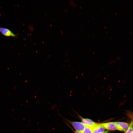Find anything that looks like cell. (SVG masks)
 <instances>
[{"label":"cell","mask_w":133,"mask_h":133,"mask_svg":"<svg viewBox=\"0 0 133 133\" xmlns=\"http://www.w3.org/2000/svg\"><path fill=\"white\" fill-rule=\"evenodd\" d=\"M109 131H104L103 133H109Z\"/></svg>","instance_id":"cell-10"},{"label":"cell","mask_w":133,"mask_h":133,"mask_svg":"<svg viewBox=\"0 0 133 133\" xmlns=\"http://www.w3.org/2000/svg\"><path fill=\"white\" fill-rule=\"evenodd\" d=\"M82 122L85 126L92 128L95 125L96 123L92 120L88 119L82 118Z\"/></svg>","instance_id":"cell-6"},{"label":"cell","mask_w":133,"mask_h":133,"mask_svg":"<svg viewBox=\"0 0 133 133\" xmlns=\"http://www.w3.org/2000/svg\"><path fill=\"white\" fill-rule=\"evenodd\" d=\"M61 116L70 124L76 131L83 133L86 126L82 122L71 121L67 119L62 116Z\"/></svg>","instance_id":"cell-1"},{"label":"cell","mask_w":133,"mask_h":133,"mask_svg":"<svg viewBox=\"0 0 133 133\" xmlns=\"http://www.w3.org/2000/svg\"><path fill=\"white\" fill-rule=\"evenodd\" d=\"M117 125V130L125 132L129 128L130 123L127 122H116Z\"/></svg>","instance_id":"cell-3"},{"label":"cell","mask_w":133,"mask_h":133,"mask_svg":"<svg viewBox=\"0 0 133 133\" xmlns=\"http://www.w3.org/2000/svg\"><path fill=\"white\" fill-rule=\"evenodd\" d=\"M64 122H65V123H66V124L68 126H69L70 128H71L72 129L73 131L74 132V133H83V132H79V131H74L73 130V129L71 128V127L69 125L67 124V123L65 121V120H64Z\"/></svg>","instance_id":"cell-9"},{"label":"cell","mask_w":133,"mask_h":133,"mask_svg":"<svg viewBox=\"0 0 133 133\" xmlns=\"http://www.w3.org/2000/svg\"><path fill=\"white\" fill-rule=\"evenodd\" d=\"M93 133H103L104 132L105 129L99 124H96L91 128Z\"/></svg>","instance_id":"cell-5"},{"label":"cell","mask_w":133,"mask_h":133,"mask_svg":"<svg viewBox=\"0 0 133 133\" xmlns=\"http://www.w3.org/2000/svg\"><path fill=\"white\" fill-rule=\"evenodd\" d=\"M0 32L3 35L6 36L17 37V35L8 29L0 27Z\"/></svg>","instance_id":"cell-4"},{"label":"cell","mask_w":133,"mask_h":133,"mask_svg":"<svg viewBox=\"0 0 133 133\" xmlns=\"http://www.w3.org/2000/svg\"><path fill=\"white\" fill-rule=\"evenodd\" d=\"M125 133H133V121H131L129 126Z\"/></svg>","instance_id":"cell-7"},{"label":"cell","mask_w":133,"mask_h":133,"mask_svg":"<svg viewBox=\"0 0 133 133\" xmlns=\"http://www.w3.org/2000/svg\"><path fill=\"white\" fill-rule=\"evenodd\" d=\"M83 133H93L91 128L86 126Z\"/></svg>","instance_id":"cell-8"},{"label":"cell","mask_w":133,"mask_h":133,"mask_svg":"<svg viewBox=\"0 0 133 133\" xmlns=\"http://www.w3.org/2000/svg\"><path fill=\"white\" fill-rule=\"evenodd\" d=\"M132 118H133V117Z\"/></svg>","instance_id":"cell-11"},{"label":"cell","mask_w":133,"mask_h":133,"mask_svg":"<svg viewBox=\"0 0 133 133\" xmlns=\"http://www.w3.org/2000/svg\"><path fill=\"white\" fill-rule=\"evenodd\" d=\"M99 124L104 129L108 130H117V126L115 122H108L100 123Z\"/></svg>","instance_id":"cell-2"}]
</instances>
